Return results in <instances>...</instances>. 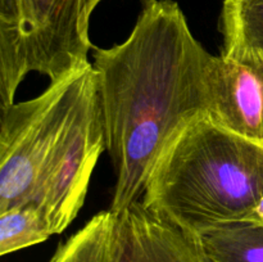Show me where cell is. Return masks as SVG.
<instances>
[{
  "instance_id": "1",
  "label": "cell",
  "mask_w": 263,
  "mask_h": 262,
  "mask_svg": "<svg viewBox=\"0 0 263 262\" xmlns=\"http://www.w3.org/2000/svg\"><path fill=\"white\" fill-rule=\"evenodd\" d=\"M92 67L116 174L109 211L141 199L157 159L192 121L208 116L213 55L176 2L143 0L123 43L95 48Z\"/></svg>"
},
{
  "instance_id": "2",
  "label": "cell",
  "mask_w": 263,
  "mask_h": 262,
  "mask_svg": "<svg viewBox=\"0 0 263 262\" xmlns=\"http://www.w3.org/2000/svg\"><path fill=\"white\" fill-rule=\"evenodd\" d=\"M262 197L263 144L204 116L187 123L164 148L141 202L199 236L246 220Z\"/></svg>"
},
{
  "instance_id": "3",
  "label": "cell",
  "mask_w": 263,
  "mask_h": 262,
  "mask_svg": "<svg viewBox=\"0 0 263 262\" xmlns=\"http://www.w3.org/2000/svg\"><path fill=\"white\" fill-rule=\"evenodd\" d=\"M87 0H0V108L28 73L59 81L91 62Z\"/></svg>"
},
{
  "instance_id": "4",
  "label": "cell",
  "mask_w": 263,
  "mask_h": 262,
  "mask_svg": "<svg viewBox=\"0 0 263 262\" xmlns=\"http://www.w3.org/2000/svg\"><path fill=\"white\" fill-rule=\"evenodd\" d=\"M95 84L90 63L50 82L36 98L0 108V212L32 200L44 169Z\"/></svg>"
},
{
  "instance_id": "5",
  "label": "cell",
  "mask_w": 263,
  "mask_h": 262,
  "mask_svg": "<svg viewBox=\"0 0 263 262\" xmlns=\"http://www.w3.org/2000/svg\"><path fill=\"white\" fill-rule=\"evenodd\" d=\"M104 151V125L95 84L44 169L31 200L41 211L53 235L66 230L79 215L92 171Z\"/></svg>"
},
{
  "instance_id": "6",
  "label": "cell",
  "mask_w": 263,
  "mask_h": 262,
  "mask_svg": "<svg viewBox=\"0 0 263 262\" xmlns=\"http://www.w3.org/2000/svg\"><path fill=\"white\" fill-rule=\"evenodd\" d=\"M208 117L231 133L263 144V58L213 55Z\"/></svg>"
},
{
  "instance_id": "7",
  "label": "cell",
  "mask_w": 263,
  "mask_h": 262,
  "mask_svg": "<svg viewBox=\"0 0 263 262\" xmlns=\"http://www.w3.org/2000/svg\"><path fill=\"white\" fill-rule=\"evenodd\" d=\"M115 262H211L200 238L140 200L117 215Z\"/></svg>"
},
{
  "instance_id": "8",
  "label": "cell",
  "mask_w": 263,
  "mask_h": 262,
  "mask_svg": "<svg viewBox=\"0 0 263 262\" xmlns=\"http://www.w3.org/2000/svg\"><path fill=\"white\" fill-rule=\"evenodd\" d=\"M221 55L263 58V0H225L220 15Z\"/></svg>"
},
{
  "instance_id": "9",
  "label": "cell",
  "mask_w": 263,
  "mask_h": 262,
  "mask_svg": "<svg viewBox=\"0 0 263 262\" xmlns=\"http://www.w3.org/2000/svg\"><path fill=\"white\" fill-rule=\"evenodd\" d=\"M118 216L103 211L58 247L50 262H115Z\"/></svg>"
},
{
  "instance_id": "10",
  "label": "cell",
  "mask_w": 263,
  "mask_h": 262,
  "mask_svg": "<svg viewBox=\"0 0 263 262\" xmlns=\"http://www.w3.org/2000/svg\"><path fill=\"white\" fill-rule=\"evenodd\" d=\"M211 262H263V226L241 220L199 235Z\"/></svg>"
},
{
  "instance_id": "11",
  "label": "cell",
  "mask_w": 263,
  "mask_h": 262,
  "mask_svg": "<svg viewBox=\"0 0 263 262\" xmlns=\"http://www.w3.org/2000/svg\"><path fill=\"white\" fill-rule=\"evenodd\" d=\"M53 235L35 203H26L0 212V254L14 253L36 246Z\"/></svg>"
},
{
  "instance_id": "12",
  "label": "cell",
  "mask_w": 263,
  "mask_h": 262,
  "mask_svg": "<svg viewBox=\"0 0 263 262\" xmlns=\"http://www.w3.org/2000/svg\"><path fill=\"white\" fill-rule=\"evenodd\" d=\"M246 220L263 226V197L257 202V204L254 205L253 210L251 211V213H249Z\"/></svg>"
},
{
  "instance_id": "13",
  "label": "cell",
  "mask_w": 263,
  "mask_h": 262,
  "mask_svg": "<svg viewBox=\"0 0 263 262\" xmlns=\"http://www.w3.org/2000/svg\"><path fill=\"white\" fill-rule=\"evenodd\" d=\"M102 2V0H87V4H89V8L91 12H94V9L97 8V5L99 4V3Z\"/></svg>"
}]
</instances>
